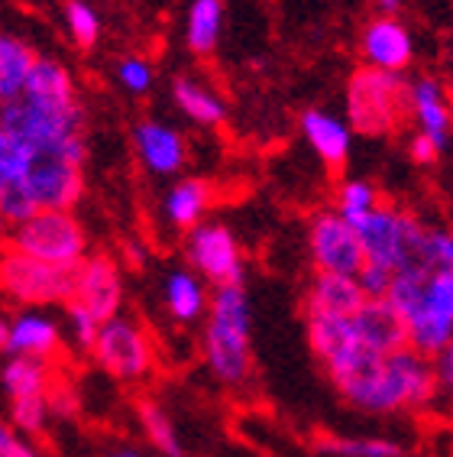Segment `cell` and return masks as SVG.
Segmentation results:
<instances>
[{
    "label": "cell",
    "instance_id": "obj_1",
    "mask_svg": "<svg viewBox=\"0 0 453 457\" xmlns=\"http://www.w3.org/2000/svg\"><path fill=\"white\" fill-rule=\"evenodd\" d=\"M201 351L210 377L224 386H243L253 373V305L246 286H220L210 295Z\"/></svg>",
    "mask_w": 453,
    "mask_h": 457
},
{
    "label": "cell",
    "instance_id": "obj_2",
    "mask_svg": "<svg viewBox=\"0 0 453 457\" xmlns=\"http://www.w3.org/2000/svg\"><path fill=\"white\" fill-rule=\"evenodd\" d=\"M411 117V81L401 71L359 65L347 81V123L357 137H392Z\"/></svg>",
    "mask_w": 453,
    "mask_h": 457
},
{
    "label": "cell",
    "instance_id": "obj_3",
    "mask_svg": "<svg viewBox=\"0 0 453 457\" xmlns=\"http://www.w3.org/2000/svg\"><path fill=\"white\" fill-rule=\"evenodd\" d=\"M0 123L10 127L23 143H29L39 156H59L85 166V111H78V114H55V111L36 107L33 101L20 97L13 104L0 107Z\"/></svg>",
    "mask_w": 453,
    "mask_h": 457
},
{
    "label": "cell",
    "instance_id": "obj_4",
    "mask_svg": "<svg viewBox=\"0 0 453 457\" xmlns=\"http://www.w3.org/2000/svg\"><path fill=\"white\" fill-rule=\"evenodd\" d=\"M7 246L71 273L91 256L85 224L75 218V212H59V208H39L33 218L10 228Z\"/></svg>",
    "mask_w": 453,
    "mask_h": 457
},
{
    "label": "cell",
    "instance_id": "obj_5",
    "mask_svg": "<svg viewBox=\"0 0 453 457\" xmlns=\"http://www.w3.org/2000/svg\"><path fill=\"white\" fill-rule=\"evenodd\" d=\"M75 292V273L43 263L4 246L0 250V299L17 308H53L69 305Z\"/></svg>",
    "mask_w": 453,
    "mask_h": 457
},
{
    "label": "cell",
    "instance_id": "obj_6",
    "mask_svg": "<svg viewBox=\"0 0 453 457\" xmlns=\"http://www.w3.org/2000/svg\"><path fill=\"white\" fill-rule=\"evenodd\" d=\"M55 379L45 361H29V357H7L0 363V393L7 399L10 425L23 431L27 438L43 435L53 409H49V393Z\"/></svg>",
    "mask_w": 453,
    "mask_h": 457
},
{
    "label": "cell",
    "instance_id": "obj_7",
    "mask_svg": "<svg viewBox=\"0 0 453 457\" xmlns=\"http://www.w3.org/2000/svg\"><path fill=\"white\" fill-rule=\"evenodd\" d=\"M91 357L107 377L120 379V383H140L156 367V353H152L146 328L127 315H117L101 325Z\"/></svg>",
    "mask_w": 453,
    "mask_h": 457
},
{
    "label": "cell",
    "instance_id": "obj_8",
    "mask_svg": "<svg viewBox=\"0 0 453 457\" xmlns=\"http://www.w3.org/2000/svg\"><path fill=\"white\" fill-rule=\"evenodd\" d=\"M185 263L214 289L243 286V250H240V240H236L234 230L220 220H204V224L185 234Z\"/></svg>",
    "mask_w": 453,
    "mask_h": 457
},
{
    "label": "cell",
    "instance_id": "obj_9",
    "mask_svg": "<svg viewBox=\"0 0 453 457\" xmlns=\"http://www.w3.org/2000/svg\"><path fill=\"white\" fill-rule=\"evenodd\" d=\"M308 253L314 273L357 276L367 266V253L359 244L357 228L337 208H324L308 224Z\"/></svg>",
    "mask_w": 453,
    "mask_h": 457
},
{
    "label": "cell",
    "instance_id": "obj_10",
    "mask_svg": "<svg viewBox=\"0 0 453 457\" xmlns=\"http://www.w3.org/2000/svg\"><path fill=\"white\" fill-rule=\"evenodd\" d=\"M71 302L85 305L87 312L101 321L120 315L123 308V273L117 260L107 253H91L85 263L75 270V292Z\"/></svg>",
    "mask_w": 453,
    "mask_h": 457
},
{
    "label": "cell",
    "instance_id": "obj_11",
    "mask_svg": "<svg viewBox=\"0 0 453 457\" xmlns=\"http://www.w3.org/2000/svg\"><path fill=\"white\" fill-rule=\"evenodd\" d=\"M27 188L39 208L71 212L81 202V195H85V166L59 156H39L36 153L33 169H29L27 176Z\"/></svg>",
    "mask_w": 453,
    "mask_h": 457
},
{
    "label": "cell",
    "instance_id": "obj_12",
    "mask_svg": "<svg viewBox=\"0 0 453 457\" xmlns=\"http://www.w3.org/2000/svg\"><path fill=\"white\" fill-rule=\"evenodd\" d=\"M133 153L152 179L178 176L188 162V143L172 123L146 117L133 127Z\"/></svg>",
    "mask_w": 453,
    "mask_h": 457
},
{
    "label": "cell",
    "instance_id": "obj_13",
    "mask_svg": "<svg viewBox=\"0 0 453 457\" xmlns=\"http://www.w3.org/2000/svg\"><path fill=\"white\" fill-rule=\"evenodd\" d=\"M62 335H65L62 321L45 308H20L10 318L4 357H29V361L49 363L62 351Z\"/></svg>",
    "mask_w": 453,
    "mask_h": 457
},
{
    "label": "cell",
    "instance_id": "obj_14",
    "mask_svg": "<svg viewBox=\"0 0 453 457\" xmlns=\"http://www.w3.org/2000/svg\"><path fill=\"white\" fill-rule=\"evenodd\" d=\"M359 53H363V62L369 69L405 75V69L415 62V39L399 17L379 13L369 20L363 36H359Z\"/></svg>",
    "mask_w": 453,
    "mask_h": 457
},
{
    "label": "cell",
    "instance_id": "obj_15",
    "mask_svg": "<svg viewBox=\"0 0 453 457\" xmlns=\"http://www.w3.org/2000/svg\"><path fill=\"white\" fill-rule=\"evenodd\" d=\"M353 228L359 234L367 263H383L399 270L401 253H405V212H399L392 204H379L367 218H359Z\"/></svg>",
    "mask_w": 453,
    "mask_h": 457
},
{
    "label": "cell",
    "instance_id": "obj_16",
    "mask_svg": "<svg viewBox=\"0 0 453 457\" xmlns=\"http://www.w3.org/2000/svg\"><path fill=\"white\" fill-rule=\"evenodd\" d=\"M301 137L308 140V146L314 150V156L321 159L324 166L331 172H340V169L350 162V153H353V127H350L343 117L331 114V111H321V107H308L301 120Z\"/></svg>",
    "mask_w": 453,
    "mask_h": 457
},
{
    "label": "cell",
    "instance_id": "obj_17",
    "mask_svg": "<svg viewBox=\"0 0 453 457\" xmlns=\"http://www.w3.org/2000/svg\"><path fill=\"white\" fill-rule=\"evenodd\" d=\"M367 292L357 276L314 273L305 289V315H340L353 318L367 305Z\"/></svg>",
    "mask_w": 453,
    "mask_h": 457
},
{
    "label": "cell",
    "instance_id": "obj_18",
    "mask_svg": "<svg viewBox=\"0 0 453 457\" xmlns=\"http://www.w3.org/2000/svg\"><path fill=\"white\" fill-rule=\"evenodd\" d=\"M27 101H33L36 107H45V111H55V114H78L81 101L78 88H75V79L71 71L62 65L59 59H36L33 75L27 81Z\"/></svg>",
    "mask_w": 453,
    "mask_h": 457
},
{
    "label": "cell",
    "instance_id": "obj_19",
    "mask_svg": "<svg viewBox=\"0 0 453 457\" xmlns=\"http://www.w3.org/2000/svg\"><path fill=\"white\" fill-rule=\"evenodd\" d=\"M210 295L214 292H208V282L201 279L192 266H175L162 279V305H166L175 325L204 321L210 308Z\"/></svg>",
    "mask_w": 453,
    "mask_h": 457
},
{
    "label": "cell",
    "instance_id": "obj_20",
    "mask_svg": "<svg viewBox=\"0 0 453 457\" xmlns=\"http://www.w3.org/2000/svg\"><path fill=\"white\" fill-rule=\"evenodd\" d=\"M359 341L379 353H395L408 347V325L389 299H367V305L353 315Z\"/></svg>",
    "mask_w": 453,
    "mask_h": 457
},
{
    "label": "cell",
    "instance_id": "obj_21",
    "mask_svg": "<svg viewBox=\"0 0 453 457\" xmlns=\"http://www.w3.org/2000/svg\"><path fill=\"white\" fill-rule=\"evenodd\" d=\"M411 120L418 127V133L431 137V140L447 150L450 146V130H453V114L447 104V91L434 75H421L411 81Z\"/></svg>",
    "mask_w": 453,
    "mask_h": 457
},
{
    "label": "cell",
    "instance_id": "obj_22",
    "mask_svg": "<svg viewBox=\"0 0 453 457\" xmlns=\"http://www.w3.org/2000/svg\"><path fill=\"white\" fill-rule=\"evenodd\" d=\"M214 202V192H210V182L201 176H185L178 182H172V188L162 198V214H166L169 228L182 230H194L198 224H204L208 218V208Z\"/></svg>",
    "mask_w": 453,
    "mask_h": 457
},
{
    "label": "cell",
    "instance_id": "obj_23",
    "mask_svg": "<svg viewBox=\"0 0 453 457\" xmlns=\"http://www.w3.org/2000/svg\"><path fill=\"white\" fill-rule=\"evenodd\" d=\"M39 55L33 46L17 33L0 29V107L13 104L27 95V81L33 75V65Z\"/></svg>",
    "mask_w": 453,
    "mask_h": 457
},
{
    "label": "cell",
    "instance_id": "obj_24",
    "mask_svg": "<svg viewBox=\"0 0 453 457\" xmlns=\"http://www.w3.org/2000/svg\"><path fill=\"white\" fill-rule=\"evenodd\" d=\"M224 0H192L185 10V46L198 59L218 53V43L224 36Z\"/></svg>",
    "mask_w": 453,
    "mask_h": 457
},
{
    "label": "cell",
    "instance_id": "obj_25",
    "mask_svg": "<svg viewBox=\"0 0 453 457\" xmlns=\"http://www.w3.org/2000/svg\"><path fill=\"white\" fill-rule=\"evenodd\" d=\"M172 101L185 117L198 127H220L226 120V104L224 97L214 88H208L204 81L192 79V75H178L172 81Z\"/></svg>",
    "mask_w": 453,
    "mask_h": 457
},
{
    "label": "cell",
    "instance_id": "obj_26",
    "mask_svg": "<svg viewBox=\"0 0 453 457\" xmlns=\"http://www.w3.org/2000/svg\"><path fill=\"white\" fill-rule=\"evenodd\" d=\"M136 422H140L149 445L159 451V457H185L178 428H175L172 415L166 412L162 403H156V399L149 396L136 399Z\"/></svg>",
    "mask_w": 453,
    "mask_h": 457
},
{
    "label": "cell",
    "instance_id": "obj_27",
    "mask_svg": "<svg viewBox=\"0 0 453 457\" xmlns=\"http://www.w3.org/2000/svg\"><path fill=\"white\" fill-rule=\"evenodd\" d=\"M305 335L308 347L317 361H331L334 353H340L350 341H357V328H353V318H340V315H305Z\"/></svg>",
    "mask_w": 453,
    "mask_h": 457
},
{
    "label": "cell",
    "instance_id": "obj_28",
    "mask_svg": "<svg viewBox=\"0 0 453 457\" xmlns=\"http://www.w3.org/2000/svg\"><path fill=\"white\" fill-rule=\"evenodd\" d=\"M62 23H65V33L78 49H95L101 33H104L101 13L87 0H65L62 4Z\"/></svg>",
    "mask_w": 453,
    "mask_h": 457
},
{
    "label": "cell",
    "instance_id": "obj_29",
    "mask_svg": "<svg viewBox=\"0 0 453 457\" xmlns=\"http://www.w3.org/2000/svg\"><path fill=\"white\" fill-rule=\"evenodd\" d=\"M36 150L23 143L17 133L0 123V188L4 185H23L33 169Z\"/></svg>",
    "mask_w": 453,
    "mask_h": 457
},
{
    "label": "cell",
    "instance_id": "obj_30",
    "mask_svg": "<svg viewBox=\"0 0 453 457\" xmlns=\"http://www.w3.org/2000/svg\"><path fill=\"white\" fill-rule=\"evenodd\" d=\"M317 451L331 457H405V448L399 441L369 438V435H350V438H327L317 445Z\"/></svg>",
    "mask_w": 453,
    "mask_h": 457
},
{
    "label": "cell",
    "instance_id": "obj_31",
    "mask_svg": "<svg viewBox=\"0 0 453 457\" xmlns=\"http://www.w3.org/2000/svg\"><path fill=\"white\" fill-rule=\"evenodd\" d=\"M334 208L350 224H357L359 218H367L369 212L379 208V192H375V185L367 182V179H343L337 185V202H334Z\"/></svg>",
    "mask_w": 453,
    "mask_h": 457
},
{
    "label": "cell",
    "instance_id": "obj_32",
    "mask_svg": "<svg viewBox=\"0 0 453 457\" xmlns=\"http://www.w3.org/2000/svg\"><path fill=\"white\" fill-rule=\"evenodd\" d=\"M62 312H65V335L75 341V347L85 353H91V347H95L97 335H101V318H95L91 312H87L85 305H78V302H69V305H62Z\"/></svg>",
    "mask_w": 453,
    "mask_h": 457
},
{
    "label": "cell",
    "instance_id": "obj_33",
    "mask_svg": "<svg viewBox=\"0 0 453 457\" xmlns=\"http://www.w3.org/2000/svg\"><path fill=\"white\" fill-rule=\"evenodd\" d=\"M117 81H120V88L127 95L146 97L152 91V85H156V69L143 55H127V59L117 62Z\"/></svg>",
    "mask_w": 453,
    "mask_h": 457
},
{
    "label": "cell",
    "instance_id": "obj_34",
    "mask_svg": "<svg viewBox=\"0 0 453 457\" xmlns=\"http://www.w3.org/2000/svg\"><path fill=\"white\" fill-rule=\"evenodd\" d=\"M424 266L431 270V273H434V270L453 273V230L427 228V234H424Z\"/></svg>",
    "mask_w": 453,
    "mask_h": 457
},
{
    "label": "cell",
    "instance_id": "obj_35",
    "mask_svg": "<svg viewBox=\"0 0 453 457\" xmlns=\"http://www.w3.org/2000/svg\"><path fill=\"white\" fill-rule=\"evenodd\" d=\"M357 279H359V286H363V292H367L369 299H385L389 289H392V282H395V270L392 266H383V263H367L357 273Z\"/></svg>",
    "mask_w": 453,
    "mask_h": 457
},
{
    "label": "cell",
    "instance_id": "obj_36",
    "mask_svg": "<svg viewBox=\"0 0 453 457\" xmlns=\"http://www.w3.org/2000/svg\"><path fill=\"white\" fill-rule=\"evenodd\" d=\"M0 457H43V454L29 445V438L23 431H17L10 422L0 419Z\"/></svg>",
    "mask_w": 453,
    "mask_h": 457
},
{
    "label": "cell",
    "instance_id": "obj_37",
    "mask_svg": "<svg viewBox=\"0 0 453 457\" xmlns=\"http://www.w3.org/2000/svg\"><path fill=\"white\" fill-rule=\"evenodd\" d=\"M441 153L444 150H441L431 137H424V133H418V130H415V137L408 140V156L415 166H434L437 159H441Z\"/></svg>",
    "mask_w": 453,
    "mask_h": 457
},
{
    "label": "cell",
    "instance_id": "obj_38",
    "mask_svg": "<svg viewBox=\"0 0 453 457\" xmlns=\"http://www.w3.org/2000/svg\"><path fill=\"white\" fill-rule=\"evenodd\" d=\"M434 379H437V396H453V341L444 351L437 353L434 361Z\"/></svg>",
    "mask_w": 453,
    "mask_h": 457
},
{
    "label": "cell",
    "instance_id": "obj_39",
    "mask_svg": "<svg viewBox=\"0 0 453 457\" xmlns=\"http://www.w3.org/2000/svg\"><path fill=\"white\" fill-rule=\"evenodd\" d=\"M49 409H53V415H71L75 412V396H71V389L62 386V383H55L53 393H49Z\"/></svg>",
    "mask_w": 453,
    "mask_h": 457
},
{
    "label": "cell",
    "instance_id": "obj_40",
    "mask_svg": "<svg viewBox=\"0 0 453 457\" xmlns=\"http://www.w3.org/2000/svg\"><path fill=\"white\" fill-rule=\"evenodd\" d=\"M401 4H405V0H375V7H379V13H389V17H395V13H399Z\"/></svg>",
    "mask_w": 453,
    "mask_h": 457
},
{
    "label": "cell",
    "instance_id": "obj_41",
    "mask_svg": "<svg viewBox=\"0 0 453 457\" xmlns=\"http://www.w3.org/2000/svg\"><path fill=\"white\" fill-rule=\"evenodd\" d=\"M104 457H143L136 448H130V445H120V448H111Z\"/></svg>",
    "mask_w": 453,
    "mask_h": 457
},
{
    "label": "cell",
    "instance_id": "obj_42",
    "mask_svg": "<svg viewBox=\"0 0 453 457\" xmlns=\"http://www.w3.org/2000/svg\"><path fill=\"white\" fill-rule=\"evenodd\" d=\"M7 328H10V318L0 312V353H4V347H7Z\"/></svg>",
    "mask_w": 453,
    "mask_h": 457
},
{
    "label": "cell",
    "instance_id": "obj_43",
    "mask_svg": "<svg viewBox=\"0 0 453 457\" xmlns=\"http://www.w3.org/2000/svg\"><path fill=\"white\" fill-rule=\"evenodd\" d=\"M7 234H10V228H7V220L0 218V244H7Z\"/></svg>",
    "mask_w": 453,
    "mask_h": 457
}]
</instances>
